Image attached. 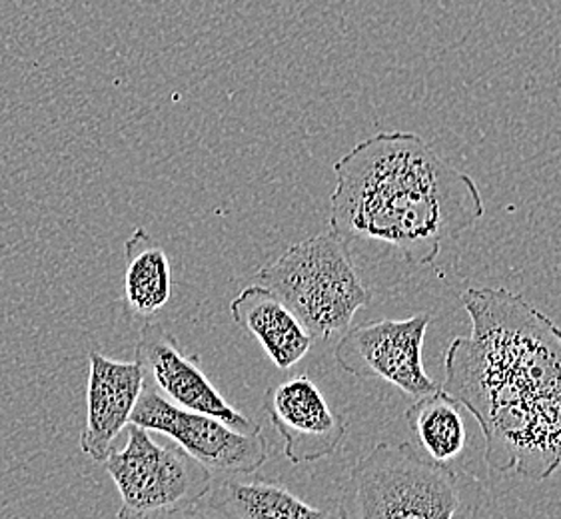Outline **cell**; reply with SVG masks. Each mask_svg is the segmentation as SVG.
<instances>
[{"label":"cell","mask_w":561,"mask_h":519,"mask_svg":"<svg viewBox=\"0 0 561 519\" xmlns=\"http://www.w3.org/2000/svg\"><path fill=\"white\" fill-rule=\"evenodd\" d=\"M172 298V270L164 249L145 228L124 244V300L138 316H154Z\"/></svg>","instance_id":"4fadbf2b"},{"label":"cell","mask_w":561,"mask_h":519,"mask_svg":"<svg viewBox=\"0 0 561 519\" xmlns=\"http://www.w3.org/2000/svg\"><path fill=\"white\" fill-rule=\"evenodd\" d=\"M130 424L169 436L214 475L254 474L268 462V441L260 424L238 429L208 414L184 410L169 402L147 378Z\"/></svg>","instance_id":"8992f818"},{"label":"cell","mask_w":561,"mask_h":519,"mask_svg":"<svg viewBox=\"0 0 561 519\" xmlns=\"http://www.w3.org/2000/svg\"><path fill=\"white\" fill-rule=\"evenodd\" d=\"M123 499L118 518L192 516L208 494L214 474L176 441L158 443L150 429L128 424V441L104 460Z\"/></svg>","instance_id":"5b68a950"},{"label":"cell","mask_w":561,"mask_h":519,"mask_svg":"<svg viewBox=\"0 0 561 519\" xmlns=\"http://www.w3.org/2000/svg\"><path fill=\"white\" fill-rule=\"evenodd\" d=\"M330 230L346 244L378 242L410 266H430L446 242L476 227L482 194L414 132L368 136L334 162Z\"/></svg>","instance_id":"7a4b0ae2"},{"label":"cell","mask_w":561,"mask_h":519,"mask_svg":"<svg viewBox=\"0 0 561 519\" xmlns=\"http://www.w3.org/2000/svg\"><path fill=\"white\" fill-rule=\"evenodd\" d=\"M252 474L214 475L208 494L192 516L228 519H310L328 514L312 508L282 484Z\"/></svg>","instance_id":"7c38bea8"},{"label":"cell","mask_w":561,"mask_h":519,"mask_svg":"<svg viewBox=\"0 0 561 519\" xmlns=\"http://www.w3.org/2000/svg\"><path fill=\"white\" fill-rule=\"evenodd\" d=\"M432 316L376 320L348 327L337 339L334 360L342 372L378 380L414 400L432 394L438 384L424 370V339Z\"/></svg>","instance_id":"52a82bcc"},{"label":"cell","mask_w":561,"mask_h":519,"mask_svg":"<svg viewBox=\"0 0 561 519\" xmlns=\"http://www.w3.org/2000/svg\"><path fill=\"white\" fill-rule=\"evenodd\" d=\"M461 304L472 334L449 344L444 390L478 419L492 472L543 482L561 465V327L505 288Z\"/></svg>","instance_id":"6da1fadb"},{"label":"cell","mask_w":561,"mask_h":519,"mask_svg":"<svg viewBox=\"0 0 561 519\" xmlns=\"http://www.w3.org/2000/svg\"><path fill=\"white\" fill-rule=\"evenodd\" d=\"M87 385V422L80 434V450L94 462H104L114 441L128 428L138 395L145 388V372L138 361H116L90 351Z\"/></svg>","instance_id":"30bf717a"},{"label":"cell","mask_w":561,"mask_h":519,"mask_svg":"<svg viewBox=\"0 0 561 519\" xmlns=\"http://www.w3.org/2000/svg\"><path fill=\"white\" fill-rule=\"evenodd\" d=\"M136 361L145 378L169 402L184 410L208 414L238 429L256 428L252 419L230 406L198 366V356H186L169 330L147 322L136 342Z\"/></svg>","instance_id":"9c48e42d"},{"label":"cell","mask_w":561,"mask_h":519,"mask_svg":"<svg viewBox=\"0 0 561 519\" xmlns=\"http://www.w3.org/2000/svg\"><path fill=\"white\" fill-rule=\"evenodd\" d=\"M460 477L426 460L410 441H380L350 470L340 518L451 519L461 508Z\"/></svg>","instance_id":"3957f363"},{"label":"cell","mask_w":561,"mask_h":519,"mask_svg":"<svg viewBox=\"0 0 561 519\" xmlns=\"http://www.w3.org/2000/svg\"><path fill=\"white\" fill-rule=\"evenodd\" d=\"M256 280L276 293L320 342L344 334L359 308L371 302L350 244L332 230L293 244L280 258L260 268Z\"/></svg>","instance_id":"277c9868"},{"label":"cell","mask_w":561,"mask_h":519,"mask_svg":"<svg viewBox=\"0 0 561 519\" xmlns=\"http://www.w3.org/2000/svg\"><path fill=\"white\" fill-rule=\"evenodd\" d=\"M264 412L284 440L286 460L296 465L330 458L348 431L346 416L330 407L306 373L268 388Z\"/></svg>","instance_id":"ba28073f"},{"label":"cell","mask_w":561,"mask_h":519,"mask_svg":"<svg viewBox=\"0 0 561 519\" xmlns=\"http://www.w3.org/2000/svg\"><path fill=\"white\" fill-rule=\"evenodd\" d=\"M461 404L446 390L417 397L405 410V424L422 450L436 462L456 460L466 448V422Z\"/></svg>","instance_id":"5bb4252c"},{"label":"cell","mask_w":561,"mask_h":519,"mask_svg":"<svg viewBox=\"0 0 561 519\" xmlns=\"http://www.w3.org/2000/svg\"><path fill=\"white\" fill-rule=\"evenodd\" d=\"M238 326L259 339L276 368L288 370L304 360L316 339L300 318L262 284L248 286L230 304Z\"/></svg>","instance_id":"8fae6325"}]
</instances>
